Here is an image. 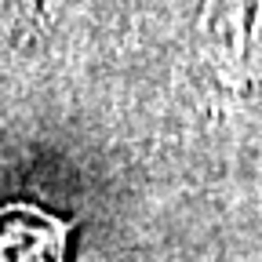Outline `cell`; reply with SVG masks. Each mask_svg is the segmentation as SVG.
<instances>
[{
    "instance_id": "1",
    "label": "cell",
    "mask_w": 262,
    "mask_h": 262,
    "mask_svg": "<svg viewBox=\"0 0 262 262\" xmlns=\"http://www.w3.org/2000/svg\"><path fill=\"white\" fill-rule=\"evenodd\" d=\"M73 219L33 201L0 204V262H70Z\"/></svg>"
}]
</instances>
